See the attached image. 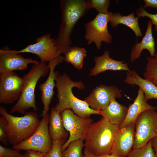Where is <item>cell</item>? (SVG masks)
<instances>
[{
    "instance_id": "10",
    "label": "cell",
    "mask_w": 157,
    "mask_h": 157,
    "mask_svg": "<svg viewBox=\"0 0 157 157\" xmlns=\"http://www.w3.org/2000/svg\"><path fill=\"white\" fill-rule=\"evenodd\" d=\"M23 86L22 77L13 72L0 74V102L12 104L19 99Z\"/></svg>"
},
{
    "instance_id": "11",
    "label": "cell",
    "mask_w": 157,
    "mask_h": 157,
    "mask_svg": "<svg viewBox=\"0 0 157 157\" xmlns=\"http://www.w3.org/2000/svg\"><path fill=\"white\" fill-rule=\"evenodd\" d=\"M122 96L120 91L115 86L101 84L95 88L84 100L91 108L101 111L107 107L113 99Z\"/></svg>"
},
{
    "instance_id": "5",
    "label": "cell",
    "mask_w": 157,
    "mask_h": 157,
    "mask_svg": "<svg viewBox=\"0 0 157 157\" xmlns=\"http://www.w3.org/2000/svg\"><path fill=\"white\" fill-rule=\"evenodd\" d=\"M49 72V67L45 62L40 61L32 66L28 73L22 77L23 86L22 94L19 99L11 108L10 114L17 112L23 114L31 108L35 111L37 110L35 95L36 85L40 79L46 76Z\"/></svg>"
},
{
    "instance_id": "12",
    "label": "cell",
    "mask_w": 157,
    "mask_h": 157,
    "mask_svg": "<svg viewBox=\"0 0 157 157\" xmlns=\"http://www.w3.org/2000/svg\"><path fill=\"white\" fill-rule=\"evenodd\" d=\"M54 40L51 38L50 34L47 33L37 38L35 43L15 51L17 53H28L35 54L39 57L40 61L46 63L61 54L55 45Z\"/></svg>"
},
{
    "instance_id": "1",
    "label": "cell",
    "mask_w": 157,
    "mask_h": 157,
    "mask_svg": "<svg viewBox=\"0 0 157 157\" xmlns=\"http://www.w3.org/2000/svg\"><path fill=\"white\" fill-rule=\"evenodd\" d=\"M57 97L58 102L54 108L61 113L66 109H70L76 115L83 118L90 117L92 114L102 115L101 111L91 108L84 100H80L73 94L74 87L82 90L85 86L81 81H73L66 73L61 75L58 73L56 79Z\"/></svg>"
},
{
    "instance_id": "8",
    "label": "cell",
    "mask_w": 157,
    "mask_h": 157,
    "mask_svg": "<svg viewBox=\"0 0 157 157\" xmlns=\"http://www.w3.org/2000/svg\"><path fill=\"white\" fill-rule=\"evenodd\" d=\"M112 13L108 11L105 13H99L92 20L85 24L84 37L88 44L94 42L99 50L102 42L111 43L112 37L108 31L107 25Z\"/></svg>"
},
{
    "instance_id": "33",
    "label": "cell",
    "mask_w": 157,
    "mask_h": 157,
    "mask_svg": "<svg viewBox=\"0 0 157 157\" xmlns=\"http://www.w3.org/2000/svg\"><path fill=\"white\" fill-rule=\"evenodd\" d=\"M26 153L28 157H44L43 153L38 151L28 150Z\"/></svg>"
},
{
    "instance_id": "34",
    "label": "cell",
    "mask_w": 157,
    "mask_h": 157,
    "mask_svg": "<svg viewBox=\"0 0 157 157\" xmlns=\"http://www.w3.org/2000/svg\"><path fill=\"white\" fill-rule=\"evenodd\" d=\"M83 157H124L113 154L101 156H96L85 151H83Z\"/></svg>"
},
{
    "instance_id": "9",
    "label": "cell",
    "mask_w": 157,
    "mask_h": 157,
    "mask_svg": "<svg viewBox=\"0 0 157 157\" xmlns=\"http://www.w3.org/2000/svg\"><path fill=\"white\" fill-rule=\"evenodd\" d=\"M61 115L64 128L69 134L68 139L62 145L63 151L71 142L80 139L84 140L92 120L90 117L83 118L78 116L70 109L65 110Z\"/></svg>"
},
{
    "instance_id": "19",
    "label": "cell",
    "mask_w": 157,
    "mask_h": 157,
    "mask_svg": "<svg viewBox=\"0 0 157 157\" xmlns=\"http://www.w3.org/2000/svg\"><path fill=\"white\" fill-rule=\"evenodd\" d=\"M126 84L139 86L143 90L147 101L152 99H157V87L149 81L141 77L134 70L126 73L124 80Z\"/></svg>"
},
{
    "instance_id": "15",
    "label": "cell",
    "mask_w": 157,
    "mask_h": 157,
    "mask_svg": "<svg viewBox=\"0 0 157 157\" xmlns=\"http://www.w3.org/2000/svg\"><path fill=\"white\" fill-rule=\"evenodd\" d=\"M135 123H131L119 129L115 138L111 154L127 157L133 146L135 133Z\"/></svg>"
},
{
    "instance_id": "31",
    "label": "cell",
    "mask_w": 157,
    "mask_h": 157,
    "mask_svg": "<svg viewBox=\"0 0 157 157\" xmlns=\"http://www.w3.org/2000/svg\"><path fill=\"white\" fill-rule=\"evenodd\" d=\"M21 155L18 150L6 148L0 145V157H18Z\"/></svg>"
},
{
    "instance_id": "30",
    "label": "cell",
    "mask_w": 157,
    "mask_h": 157,
    "mask_svg": "<svg viewBox=\"0 0 157 157\" xmlns=\"http://www.w3.org/2000/svg\"><path fill=\"white\" fill-rule=\"evenodd\" d=\"M136 13L138 17H146L150 18L152 25L155 26V31H157V13L153 14L149 13L142 6L137 10Z\"/></svg>"
},
{
    "instance_id": "21",
    "label": "cell",
    "mask_w": 157,
    "mask_h": 157,
    "mask_svg": "<svg viewBox=\"0 0 157 157\" xmlns=\"http://www.w3.org/2000/svg\"><path fill=\"white\" fill-rule=\"evenodd\" d=\"M49 125V133L52 141L58 140L64 143L68 133L64 126L61 115L54 108L50 111Z\"/></svg>"
},
{
    "instance_id": "2",
    "label": "cell",
    "mask_w": 157,
    "mask_h": 157,
    "mask_svg": "<svg viewBox=\"0 0 157 157\" xmlns=\"http://www.w3.org/2000/svg\"><path fill=\"white\" fill-rule=\"evenodd\" d=\"M61 12L60 24L55 45L61 54H64L70 47V38L72 30L78 20L90 9L85 0H62L60 1Z\"/></svg>"
},
{
    "instance_id": "24",
    "label": "cell",
    "mask_w": 157,
    "mask_h": 157,
    "mask_svg": "<svg viewBox=\"0 0 157 157\" xmlns=\"http://www.w3.org/2000/svg\"><path fill=\"white\" fill-rule=\"evenodd\" d=\"M147 63L143 74L144 78L157 87V52L153 57L147 58Z\"/></svg>"
},
{
    "instance_id": "22",
    "label": "cell",
    "mask_w": 157,
    "mask_h": 157,
    "mask_svg": "<svg viewBox=\"0 0 157 157\" xmlns=\"http://www.w3.org/2000/svg\"><path fill=\"white\" fill-rule=\"evenodd\" d=\"M139 18L135 17L133 12L127 16H123L120 13H112L109 22L113 28L119 24L125 25L133 31L136 37L141 38L143 35L139 25Z\"/></svg>"
},
{
    "instance_id": "28",
    "label": "cell",
    "mask_w": 157,
    "mask_h": 157,
    "mask_svg": "<svg viewBox=\"0 0 157 157\" xmlns=\"http://www.w3.org/2000/svg\"><path fill=\"white\" fill-rule=\"evenodd\" d=\"M52 145L50 152L48 153H42L44 157H62V146L64 143L58 140H52Z\"/></svg>"
},
{
    "instance_id": "36",
    "label": "cell",
    "mask_w": 157,
    "mask_h": 157,
    "mask_svg": "<svg viewBox=\"0 0 157 157\" xmlns=\"http://www.w3.org/2000/svg\"><path fill=\"white\" fill-rule=\"evenodd\" d=\"M18 157H28L27 155L25 153V154L22 155L21 154L20 156Z\"/></svg>"
},
{
    "instance_id": "23",
    "label": "cell",
    "mask_w": 157,
    "mask_h": 157,
    "mask_svg": "<svg viewBox=\"0 0 157 157\" xmlns=\"http://www.w3.org/2000/svg\"><path fill=\"white\" fill-rule=\"evenodd\" d=\"M86 51L83 47H70L64 54V60L69 63L78 70L83 67L84 58L87 56Z\"/></svg>"
},
{
    "instance_id": "18",
    "label": "cell",
    "mask_w": 157,
    "mask_h": 157,
    "mask_svg": "<svg viewBox=\"0 0 157 157\" xmlns=\"http://www.w3.org/2000/svg\"><path fill=\"white\" fill-rule=\"evenodd\" d=\"M152 24L150 20H149L144 35L140 42L135 43L133 46L130 54V60L133 63L139 58L142 51L146 49L151 56H154L155 51V42L152 33Z\"/></svg>"
},
{
    "instance_id": "13",
    "label": "cell",
    "mask_w": 157,
    "mask_h": 157,
    "mask_svg": "<svg viewBox=\"0 0 157 157\" xmlns=\"http://www.w3.org/2000/svg\"><path fill=\"white\" fill-rule=\"evenodd\" d=\"M40 62L31 58H26L15 50L5 48L0 49V74L15 70H24L29 64Z\"/></svg>"
},
{
    "instance_id": "17",
    "label": "cell",
    "mask_w": 157,
    "mask_h": 157,
    "mask_svg": "<svg viewBox=\"0 0 157 157\" xmlns=\"http://www.w3.org/2000/svg\"><path fill=\"white\" fill-rule=\"evenodd\" d=\"M146 100L143 90L139 88L137 96L133 103L129 105L126 117L119 129L125 127L131 123H135L138 116L142 112L148 110H157V107L149 104Z\"/></svg>"
},
{
    "instance_id": "14",
    "label": "cell",
    "mask_w": 157,
    "mask_h": 157,
    "mask_svg": "<svg viewBox=\"0 0 157 157\" xmlns=\"http://www.w3.org/2000/svg\"><path fill=\"white\" fill-rule=\"evenodd\" d=\"M63 60L64 57L60 55L49 61L48 65L49 68L48 76L46 81L39 86V90L41 92V100L43 106V109L40 116L43 117L48 113L50 104L54 94V88L56 86L55 81L58 73L57 71L55 72V69Z\"/></svg>"
},
{
    "instance_id": "26",
    "label": "cell",
    "mask_w": 157,
    "mask_h": 157,
    "mask_svg": "<svg viewBox=\"0 0 157 157\" xmlns=\"http://www.w3.org/2000/svg\"><path fill=\"white\" fill-rule=\"evenodd\" d=\"M127 157H156L151 146V140L144 146L133 149Z\"/></svg>"
},
{
    "instance_id": "35",
    "label": "cell",
    "mask_w": 157,
    "mask_h": 157,
    "mask_svg": "<svg viewBox=\"0 0 157 157\" xmlns=\"http://www.w3.org/2000/svg\"><path fill=\"white\" fill-rule=\"evenodd\" d=\"M151 144L155 152L156 157H157V136L153 137L151 140Z\"/></svg>"
},
{
    "instance_id": "16",
    "label": "cell",
    "mask_w": 157,
    "mask_h": 157,
    "mask_svg": "<svg viewBox=\"0 0 157 157\" xmlns=\"http://www.w3.org/2000/svg\"><path fill=\"white\" fill-rule=\"evenodd\" d=\"M95 64L90 70V76H96L98 74L108 70L115 71L124 70L131 71L128 64L124 61H118L111 58L108 50H105L101 56L95 57L94 58Z\"/></svg>"
},
{
    "instance_id": "32",
    "label": "cell",
    "mask_w": 157,
    "mask_h": 157,
    "mask_svg": "<svg viewBox=\"0 0 157 157\" xmlns=\"http://www.w3.org/2000/svg\"><path fill=\"white\" fill-rule=\"evenodd\" d=\"M145 4L143 8L144 9L147 7H152L157 10V0H144Z\"/></svg>"
},
{
    "instance_id": "7",
    "label": "cell",
    "mask_w": 157,
    "mask_h": 157,
    "mask_svg": "<svg viewBox=\"0 0 157 157\" xmlns=\"http://www.w3.org/2000/svg\"><path fill=\"white\" fill-rule=\"evenodd\" d=\"M135 125L133 149L144 146L157 136V112L151 109L144 111L137 117Z\"/></svg>"
},
{
    "instance_id": "4",
    "label": "cell",
    "mask_w": 157,
    "mask_h": 157,
    "mask_svg": "<svg viewBox=\"0 0 157 157\" xmlns=\"http://www.w3.org/2000/svg\"><path fill=\"white\" fill-rule=\"evenodd\" d=\"M0 114L8 121L6 132L8 142L13 146L30 138L40 123L38 115L34 111L26 112L22 117H16L8 113L6 108L1 106Z\"/></svg>"
},
{
    "instance_id": "6",
    "label": "cell",
    "mask_w": 157,
    "mask_h": 157,
    "mask_svg": "<svg viewBox=\"0 0 157 157\" xmlns=\"http://www.w3.org/2000/svg\"><path fill=\"white\" fill-rule=\"evenodd\" d=\"M49 115L42 117L35 132L30 138L13 146V149L18 151L33 150L42 153H48L52 145V141L49 131Z\"/></svg>"
},
{
    "instance_id": "27",
    "label": "cell",
    "mask_w": 157,
    "mask_h": 157,
    "mask_svg": "<svg viewBox=\"0 0 157 157\" xmlns=\"http://www.w3.org/2000/svg\"><path fill=\"white\" fill-rule=\"evenodd\" d=\"M87 1L90 8L95 9L99 13H105L108 12L110 0H89Z\"/></svg>"
},
{
    "instance_id": "25",
    "label": "cell",
    "mask_w": 157,
    "mask_h": 157,
    "mask_svg": "<svg viewBox=\"0 0 157 157\" xmlns=\"http://www.w3.org/2000/svg\"><path fill=\"white\" fill-rule=\"evenodd\" d=\"M83 140L80 139L71 142L62 152V157H83L82 150L84 147Z\"/></svg>"
},
{
    "instance_id": "29",
    "label": "cell",
    "mask_w": 157,
    "mask_h": 157,
    "mask_svg": "<svg viewBox=\"0 0 157 157\" xmlns=\"http://www.w3.org/2000/svg\"><path fill=\"white\" fill-rule=\"evenodd\" d=\"M8 123V121L6 118L1 115L0 117V141L5 145H7L8 142L6 132Z\"/></svg>"
},
{
    "instance_id": "3",
    "label": "cell",
    "mask_w": 157,
    "mask_h": 157,
    "mask_svg": "<svg viewBox=\"0 0 157 157\" xmlns=\"http://www.w3.org/2000/svg\"><path fill=\"white\" fill-rule=\"evenodd\" d=\"M119 129V126L112 124L104 117L92 123L84 138V151L96 156L111 154Z\"/></svg>"
},
{
    "instance_id": "20",
    "label": "cell",
    "mask_w": 157,
    "mask_h": 157,
    "mask_svg": "<svg viewBox=\"0 0 157 157\" xmlns=\"http://www.w3.org/2000/svg\"><path fill=\"white\" fill-rule=\"evenodd\" d=\"M113 99L107 107L101 110L103 117L107 118L112 124L120 126L125 120L128 113V108Z\"/></svg>"
}]
</instances>
